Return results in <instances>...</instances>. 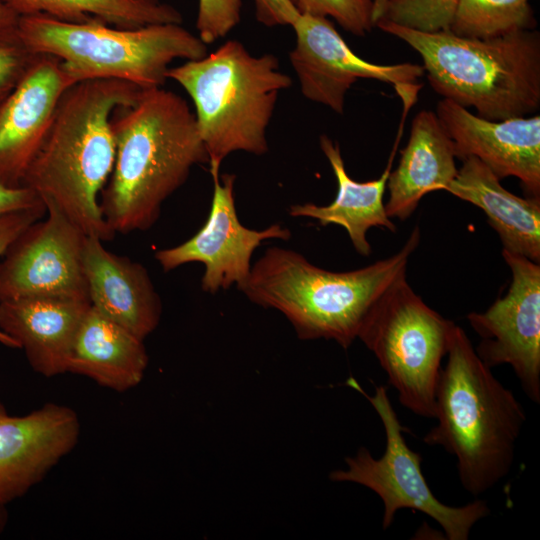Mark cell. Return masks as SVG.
Listing matches in <instances>:
<instances>
[{"mask_svg": "<svg viewBox=\"0 0 540 540\" xmlns=\"http://www.w3.org/2000/svg\"><path fill=\"white\" fill-rule=\"evenodd\" d=\"M111 126L115 160L100 208L115 234L145 231L192 167L208 163L195 115L178 94L156 87L118 107Z\"/></svg>", "mask_w": 540, "mask_h": 540, "instance_id": "cell-1", "label": "cell"}, {"mask_svg": "<svg viewBox=\"0 0 540 540\" xmlns=\"http://www.w3.org/2000/svg\"><path fill=\"white\" fill-rule=\"evenodd\" d=\"M142 89L116 79L73 84L62 95L47 136L22 186L63 211L86 235L102 241L115 232L104 219L98 196L115 160L113 112L135 102Z\"/></svg>", "mask_w": 540, "mask_h": 540, "instance_id": "cell-2", "label": "cell"}, {"mask_svg": "<svg viewBox=\"0 0 540 540\" xmlns=\"http://www.w3.org/2000/svg\"><path fill=\"white\" fill-rule=\"evenodd\" d=\"M419 242L416 226L397 253L343 272L320 268L296 251L270 247L237 289L252 303L282 313L300 339L334 340L347 349L385 292L407 275Z\"/></svg>", "mask_w": 540, "mask_h": 540, "instance_id": "cell-3", "label": "cell"}, {"mask_svg": "<svg viewBox=\"0 0 540 540\" xmlns=\"http://www.w3.org/2000/svg\"><path fill=\"white\" fill-rule=\"evenodd\" d=\"M446 355L435 391L437 424L423 442L456 458L462 487L477 497L511 471L526 414L456 324Z\"/></svg>", "mask_w": 540, "mask_h": 540, "instance_id": "cell-4", "label": "cell"}, {"mask_svg": "<svg viewBox=\"0 0 540 540\" xmlns=\"http://www.w3.org/2000/svg\"><path fill=\"white\" fill-rule=\"evenodd\" d=\"M379 29L422 58L432 89L476 115L500 121L540 108V33L523 30L490 39L451 31L420 32L381 19Z\"/></svg>", "mask_w": 540, "mask_h": 540, "instance_id": "cell-5", "label": "cell"}, {"mask_svg": "<svg viewBox=\"0 0 540 540\" xmlns=\"http://www.w3.org/2000/svg\"><path fill=\"white\" fill-rule=\"evenodd\" d=\"M168 78L192 99L212 178L220 176L222 162L233 152L268 151L266 130L278 96L292 84L273 54L253 56L236 40L169 68Z\"/></svg>", "mask_w": 540, "mask_h": 540, "instance_id": "cell-6", "label": "cell"}, {"mask_svg": "<svg viewBox=\"0 0 540 540\" xmlns=\"http://www.w3.org/2000/svg\"><path fill=\"white\" fill-rule=\"evenodd\" d=\"M17 34L30 52L58 58L74 83L116 79L141 89L162 87L174 60L208 54L199 36L178 23L120 28L35 14L20 16Z\"/></svg>", "mask_w": 540, "mask_h": 540, "instance_id": "cell-7", "label": "cell"}, {"mask_svg": "<svg viewBox=\"0 0 540 540\" xmlns=\"http://www.w3.org/2000/svg\"><path fill=\"white\" fill-rule=\"evenodd\" d=\"M454 322L430 308L400 277L363 323L358 338L375 355L398 400L435 418V391Z\"/></svg>", "mask_w": 540, "mask_h": 540, "instance_id": "cell-8", "label": "cell"}, {"mask_svg": "<svg viewBox=\"0 0 540 540\" xmlns=\"http://www.w3.org/2000/svg\"><path fill=\"white\" fill-rule=\"evenodd\" d=\"M346 384L360 392L378 414L386 447L379 458H374L367 448H359L354 456L345 459L346 469L330 473V480L357 483L375 492L383 503V530L392 525L399 510L411 509L436 521L447 539L467 540L473 526L489 515L486 502L476 499L455 507L438 500L423 475L422 456L406 443L403 432L407 428L399 421L387 386H375L374 395H368L354 378L350 377Z\"/></svg>", "mask_w": 540, "mask_h": 540, "instance_id": "cell-9", "label": "cell"}, {"mask_svg": "<svg viewBox=\"0 0 540 540\" xmlns=\"http://www.w3.org/2000/svg\"><path fill=\"white\" fill-rule=\"evenodd\" d=\"M46 218L24 229L0 261V303L21 297L90 302L83 268L84 231L51 202Z\"/></svg>", "mask_w": 540, "mask_h": 540, "instance_id": "cell-10", "label": "cell"}, {"mask_svg": "<svg viewBox=\"0 0 540 540\" xmlns=\"http://www.w3.org/2000/svg\"><path fill=\"white\" fill-rule=\"evenodd\" d=\"M296 44L289 54L300 89L307 99L343 114L345 97L359 79H374L393 85L411 105L424 75L414 63L376 64L357 56L326 17L300 14L291 25Z\"/></svg>", "mask_w": 540, "mask_h": 540, "instance_id": "cell-11", "label": "cell"}, {"mask_svg": "<svg viewBox=\"0 0 540 540\" xmlns=\"http://www.w3.org/2000/svg\"><path fill=\"white\" fill-rule=\"evenodd\" d=\"M511 271L505 296L467 320L481 338L475 351L489 368L512 367L526 396L540 403V263L502 250Z\"/></svg>", "mask_w": 540, "mask_h": 540, "instance_id": "cell-12", "label": "cell"}, {"mask_svg": "<svg viewBox=\"0 0 540 540\" xmlns=\"http://www.w3.org/2000/svg\"><path fill=\"white\" fill-rule=\"evenodd\" d=\"M235 178L234 174L214 177L211 207L204 225L182 244L155 253L165 272L187 263H202L205 269L201 287L210 294L243 284L251 271L252 255L263 241H286L291 237L290 230L280 224L260 231L241 224L234 200Z\"/></svg>", "mask_w": 540, "mask_h": 540, "instance_id": "cell-13", "label": "cell"}, {"mask_svg": "<svg viewBox=\"0 0 540 540\" xmlns=\"http://www.w3.org/2000/svg\"><path fill=\"white\" fill-rule=\"evenodd\" d=\"M436 115L459 160L475 157L501 180H520L530 197L540 198V116L492 121L443 98Z\"/></svg>", "mask_w": 540, "mask_h": 540, "instance_id": "cell-14", "label": "cell"}, {"mask_svg": "<svg viewBox=\"0 0 540 540\" xmlns=\"http://www.w3.org/2000/svg\"><path fill=\"white\" fill-rule=\"evenodd\" d=\"M74 410L47 403L26 415L8 414L0 402V504L23 496L76 446Z\"/></svg>", "mask_w": 540, "mask_h": 540, "instance_id": "cell-15", "label": "cell"}, {"mask_svg": "<svg viewBox=\"0 0 540 540\" xmlns=\"http://www.w3.org/2000/svg\"><path fill=\"white\" fill-rule=\"evenodd\" d=\"M75 84L58 58L37 54L0 105V183L22 186L64 92Z\"/></svg>", "mask_w": 540, "mask_h": 540, "instance_id": "cell-16", "label": "cell"}, {"mask_svg": "<svg viewBox=\"0 0 540 540\" xmlns=\"http://www.w3.org/2000/svg\"><path fill=\"white\" fill-rule=\"evenodd\" d=\"M83 268L91 306L144 340L158 326L162 303L147 269L86 236Z\"/></svg>", "mask_w": 540, "mask_h": 540, "instance_id": "cell-17", "label": "cell"}, {"mask_svg": "<svg viewBox=\"0 0 540 540\" xmlns=\"http://www.w3.org/2000/svg\"><path fill=\"white\" fill-rule=\"evenodd\" d=\"M91 304L60 297H21L0 303V330L13 338L34 371L67 372L79 326Z\"/></svg>", "mask_w": 540, "mask_h": 540, "instance_id": "cell-18", "label": "cell"}, {"mask_svg": "<svg viewBox=\"0 0 540 540\" xmlns=\"http://www.w3.org/2000/svg\"><path fill=\"white\" fill-rule=\"evenodd\" d=\"M397 168L387 180L389 218H409L428 193L445 190L456 177L454 145L431 110L419 111L412 120L410 136L401 150Z\"/></svg>", "mask_w": 540, "mask_h": 540, "instance_id": "cell-19", "label": "cell"}, {"mask_svg": "<svg viewBox=\"0 0 540 540\" xmlns=\"http://www.w3.org/2000/svg\"><path fill=\"white\" fill-rule=\"evenodd\" d=\"M500 181L483 162L468 157L444 191L480 208L503 250L540 263V198L519 197Z\"/></svg>", "mask_w": 540, "mask_h": 540, "instance_id": "cell-20", "label": "cell"}, {"mask_svg": "<svg viewBox=\"0 0 540 540\" xmlns=\"http://www.w3.org/2000/svg\"><path fill=\"white\" fill-rule=\"evenodd\" d=\"M397 143L398 141L381 176L371 181L358 182L348 175L339 144L327 135H321L320 148L329 161L337 181L336 197L330 204L324 206L310 202L291 205L289 215L313 218L323 226L335 224L343 227L358 254L369 256L371 245L367 239V232L370 228L382 227L390 232H396L395 224L385 211L384 193Z\"/></svg>", "mask_w": 540, "mask_h": 540, "instance_id": "cell-21", "label": "cell"}, {"mask_svg": "<svg viewBox=\"0 0 540 540\" xmlns=\"http://www.w3.org/2000/svg\"><path fill=\"white\" fill-rule=\"evenodd\" d=\"M147 364L143 340L90 306L76 333L67 372L125 392L141 382Z\"/></svg>", "mask_w": 540, "mask_h": 540, "instance_id": "cell-22", "label": "cell"}, {"mask_svg": "<svg viewBox=\"0 0 540 540\" xmlns=\"http://www.w3.org/2000/svg\"><path fill=\"white\" fill-rule=\"evenodd\" d=\"M19 15L42 14L61 21L101 22L120 28L182 23L181 13L162 0H5Z\"/></svg>", "mask_w": 540, "mask_h": 540, "instance_id": "cell-23", "label": "cell"}, {"mask_svg": "<svg viewBox=\"0 0 540 540\" xmlns=\"http://www.w3.org/2000/svg\"><path fill=\"white\" fill-rule=\"evenodd\" d=\"M536 26L529 0H458L449 31L459 37L490 39Z\"/></svg>", "mask_w": 540, "mask_h": 540, "instance_id": "cell-24", "label": "cell"}, {"mask_svg": "<svg viewBox=\"0 0 540 540\" xmlns=\"http://www.w3.org/2000/svg\"><path fill=\"white\" fill-rule=\"evenodd\" d=\"M458 0H387L382 19L420 32L448 31Z\"/></svg>", "mask_w": 540, "mask_h": 540, "instance_id": "cell-25", "label": "cell"}, {"mask_svg": "<svg viewBox=\"0 0 540 540\" xmlns=\"http://www.w3.org/2000/svg\"><path fill=\"white\" fill-rule=\"evenodd\" d=\"M300 14L330 17L355 36H365L374 26L372 0H291Z\"/></svg>", "mask_w": 540, "mask_h": 540, "instance_id": "cell-26", "label": "cell"}, {"mask_svg": "<svg viewBox=\"0 0 540 540\" xmlns=\"http://www.w3.org/2000/svg\"><path fill=\"white\" fill-rule=\"evenodd\" d=\"M242 0H199L196 27L206 44L226 36L241 19Z\"/></svg>", "mask_w": 540, "mask_h": 540, "instance_id": "cell-27", "label": "cell"}, {"mask_svg": "<svg viewBox=\"0 0 540 540\" xmlns=\"http://www.w3.org/2000/svg\"><path fill=\"white\" fill-rule=\"evenodd\" d=\"M36 56L22 43L17 32L0 37V105L14 90Z\"/></svg>", "mask_w": 540, "mask_h": 540, "instance_id": "cell-28", "label": "cell"}, {"mask_svg": "<svg viewBox=\"0 0 540 540\" xmlns=\"http://www.w3.org/2000/svg\"><path fill=\"white\" fill-rule=\"evenodd\" d=\"M44 215H46L45 205L0 215V257L24 229L42 219ZM0 343L9 348H19L17 342L2 330Z\"/></svg>", "mask_w": 540, "mask_h": 540, "instance_id": "cell-29", "label": "cell"}, {"mask_svg": "<svg viewBox=\"0 0 540 540\" xmlns=\"http://www.w3.org/2000/svg\"><path fill=\"white\" fill-rule=\"evenodd\" d=\"M257 20L268 27L292 25L300 15L291 0H254Z\"/></svg>", "mask_w": 540, "mask_h": 540, "instance_id": "cell-30", "label": "cell"}, {"mask_svg": "<svg viewBox=\"0 0 540 540\" xmlns=\"http://www.w3.org/2000/svg\"><path fill=\"white\" fill-rule=\"evenodd\" d=\"M41 205L45 204L30 188L9 187L0 183V215Z\"/></svg>", "mask_w": 540, "mask_h": 540, "instance_id": "cell-31", "label": "cell"}, {"mask_svg": "<svg viewBox=\"0 0 540 540\" xmlns=\"http://www.w3.org/2000/svg\"><path fill=\"white\" fill-rule=\"evenodd\" d=\"M20 16L5 2L0 0V37L17 32Z\"/></svg>", "mask_w": 540, "mask_h": 540, "instance_id": "cell-32", "label": "cell"}, {"mask_svg": "<svg viewBox=\"0 0 540 540\" xmlns=\"http://www.w3.org/2000/svg\"><path fill=\"white\" fill-rule=\"evenodd\" d=\"M372 3V20L375 26L376 23L380 21L385 14L387 0H372Z\"/></svg>", "mask_w": 540, "mask_h": 540, "instance_id": "cell-33", "label": "cell"}, {"mask_svg": "<svg viewBox=\"0 0 540 540\" xmlns=\"http://www.w3.org/2000/svg\"><path fill=\"white\" fill-rule=\"evenodd\" d=\"M8 520L6 505L0 504V533L4 530Z\"/></svg>", "mask_w": 540, "mask_h": 540, "instance_id": "cell-34", "label": "cell"}]
</instances>
